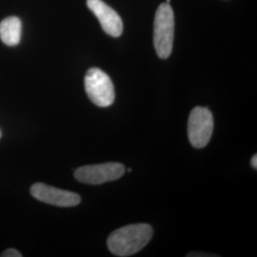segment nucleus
I'll use <instances>...</instances> for the list:
<instances>
[{
  "label": "nucleus",
  "instance_id": "nucleus-8",
  "mask_svg": "<svg viewBox=\"0 0 257 257\" xmlns=\"http://www.w3.org/2000/svg\"><path fill=\"white\" fill-rule=\"evenodd\" d=\"M22 24L19 18L10 17L0 23V38L8 46H17L21 39Z\"/></svg>",
  "mask_w": 257,
  "mask_h": 257
},
{
  "label": "nucleus",
  "instance_id": "nucleus-2",
  "mask_svg": "<svg viewBox=\"0 0 257 257\" xmlns=\"http://www.w3.org/2000/svg\"><path fill=\"white\" fill-rule=\"evenodd\" d=\"M175 37V14L172 7L162 3L156 11L154 24V45L156 54L162 58H168L173 51Z\"/></svg>",
  "mask_w": 257,
  "mask_h": 257
},
{
  "label": "nucleus",
  "instance_id": "nucleus-1",
  "mask_svg": "<svg viewBox=\"0 0 257 257\" xmlns=\"http://www.w3.org/2000/svg\"><path fill=\"white\" fill-rule=\"evenodd\" d=\"M154 235L152 226L148 224H133L112 231L107 244L110 252L116 256L126 257L138 253Z\"/></svg>",
  "mask_w": 257,
  "mask_h": 257
},
{
  "label": "nucleus",
  "instance_id": "nucleus-9",
  "mask_svg": "<svg viewBox=\"0 0 257 257\" xmlns=\"http://www.w3.org/2000/svg\"><path fill=\"white\" fill-rule=\"evenodd\" d=\"M2 257H21L22 254L19 252V250L15 249V248H8L6 249L2 254Z\"/></svg>",
  "mask_w": 257,
  "mask_h": 257
},
{
  "label": "nucleus",
  "instance_id": "nucleus-6",
  "mask_svg": "<svg viewBox=\"0 0 257 257\" xmlns=\"http://www.w3.org/2000/svg\"><path fill=\"white\" fill-rule=\"evenodd\" d=\"M31 193L37 200L57 207H74L81 201L77 193L60 190L43 183L34 184L31 188Z\"/></svg>",
  "mask_w": 257,
  "mask_h": 257
},
{
  "label": "nucleus",
  "instance_id": "nucleus-10",
  "mask_svg": "<svg viewBox=\"0 0 257 257\" xmlns=\"http://www.w3.org/2000/svg\"><path fill=\"white\" fill-rule=\"evenodd\" d=\"M250 164H251V167L252 168H254V169H256L257 168V156L256 155H254V156L251 157V160H250Z\"/></svg>",
  "mask_w": 257,
  "mask_h": 257
},
{
  "label": "nucleus",
  "instance_id": "nucleus-12",
  "mask_svg": "<svg viewBox=\"0 0 257 257\" xmlns=\"http://www.w3.org/2000/svg\"><path fill=\"white\" fill-rule=\"evenodd\" d=\"M0 138H1V132H0Z\"/></svg>",
  "mask_w": 257,
  "mask_h": 257
},
{
  "label": "nucleus",
  "instance_id": "nucleus-11",
  "mask_svg": "<svg viewBox=\"0 0 257 257\" xmlns=\"http://www.w3.org/2000/svg\"><path fill=\"white\" fill-rule=\"evenodd\" d=\"M170 2H171V0H166V3H167V4H170Z\"/></svg>",
  "mask_w": 257,
  "mask_h": 257
},
{
  "label": "nucleus",
  "instance_id": "nucleus-5",
  "mask_svg": "<svg viewBox=\"0 0 257 257\" xmlns=\"http://www.w3.org/2000/svg\"><path fill=\"white\" fill-rule=\"evenodd\" d=\"M124 173L125 168L121 163L109 162L80 167L74 172V177L81 183L100 185L119 179Z\"/></svg>",
  "mask_w": 257,
  "mask_h": 257
},
{
  "label": "nucleus",
  "instance_id": "nucleus-4",
  "mask_svg": "<svg viewBox=\"0 0 257 257\" xmlns=\"http://www.w3.org/2000/svg\"><path fill=\"white\" fill-rule=\"evenodd\" d=\"M213 132V116L211 110L203 107L192 110L188 121V137L193 147L202 149L208 145Z\"/></svg>",
  "mask_w": 257,
  "mask_h": 257
},
{
  "label": "nucleus",
  "instance_id": "nucleus-3",
  "mask_svg": "<svg viewBox=\"0 0 257 257\" xmlns=\"http://www.w3.org/2000/svg\"><path fill=\"white\" fill-rule=\"evenodd\" d=\"M85 91L91 101L101 108L110 106L115 97L110 76L98 68H92L85 76Z\"/></svg>",
  "mask_w": 257,
  "mask_h": 257
},
{
  "label": "nucleus",
  "instance_id": "nucleus-7",
  "mask_svg": "<svg viewBox=\"0 0 257 257\" xmlns=\"http://www.w3.org/2000/svg\"><path fill=\"white\" fill-rule=\"evenodd\" d=\"M87 6L98 19L102 29L110 37H118L123 32V22L118 14L102 0H87Z\"/></svg>",
  "mask_w": 257,
  "mask_h": 257
}]
</instances>
